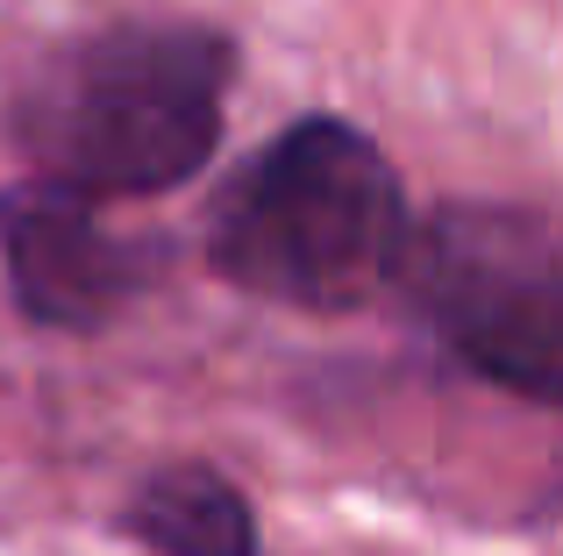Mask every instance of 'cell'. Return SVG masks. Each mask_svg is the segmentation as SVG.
Wrapping results in <instances>:
<instances>
[{"instance_id":"cell-1","label":"cell","mask_w":563,"mask_h":556,"mask_svg":"<svg viewBox=\"0 0 563 556\" xmlns=\"http://www.w3.org/2000/svg\"><path fill=\"white\" fill-rule=\"evenodd\" d=\"M235 51L200 22H122L57 43L14 93V143L36 179L136 200L192 179L221 143Z\"/></svg>"},{"instance_id":"cell-2","label":"cell","mask_w":563,"mask_h":556,"mask_svg":"<svg viewBox=\"0 0 563 556\" xmlns=\"http://www.w3.org/2000/svg\"><path fill=\"white\" fill-rule=\"evenodd\" d=\"M407 200L364 129L314 114L272 136L214 200L207 257L229 286L307 314H350L407 265Z\"/></svg>"},{"instance_id":"cell-3","label":"cell","mask_w":563,"mask_h":556,"mask_svg":"<svg viewBox=\"0 0 563 556\" xmlns=\"http://www.w3.org/2000/svg\"><path fill=\"white\" fill-rule=\"evenodd\" d=\"M399 286L478 378L563 400V214L450 200L413 222Z\"/></svg>"},{"instance_id":"cell-4","label":"cell","mask_w":563,"mask_h":556,"mask_svg":"<svg viewBox=\"0 0 563 556\" xmlns=\"http://www.w3.org/2000/svg\"><path fill=\"white\" fill-rule=\"evenodd\" d=\"M0 265H8L14 307L36 329H108L143 292L151 257L136 243L108 236L93 193H71L57 179H22L0 193Z\"/></svg>"},{"instance_id":"cell-5","label":"cell","mask_w":563,"mask_h":556,"mask_svg":"<svg viewBox=\"0 0 563 556\" xmlns=\"http://www.w3.org/2000/svg\"><path fill=\"white\" fill-rule=\"evenodd\" d=\"M129 535L151 556H257V514L214 464H165L129 500Z\"/></svg>"}]
</instances>
